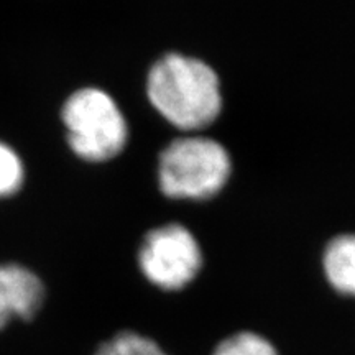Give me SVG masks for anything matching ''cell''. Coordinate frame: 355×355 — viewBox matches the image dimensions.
<instances>
[{"label": "cell", "mask_w": 355, "mask_h": 355, "mask_svg": "<svg viewBox=\"0 0 355 355\" xmlns=\"http://www.w3.org/2000/svg\"><path fill=\"white\" fill-rule=\"evenodd\" d=\"M146 94L155 109L180 128L206 127L222 107L219 74L201 58L170 51L146 76Z\"/></svg>", "instance_id": "6da1fadb"}, {"label": "cell", "mask_w": 355, "mask_h": 355, "mask_svg": "<svg viewBox=\"0 0 355 355\" xmlns=\"http://www.w3.org/2000/svg\"><path fill=\"white\" fill-rule=\"evenodd\" d=\"M25 180L24 163L10 146L0 141V198L15 194Z\"/></svg>", "instance_id": "9c48e42d"}, {"label": "cell", "mask_w": 355, "mask_h": 355, "mask_svg": "<svg viewBox=\"0 0 355 355\" xmlns=\"http://www.w3.org/2000/svg\"><path fill=\"white\" fill-rule=\"evenodd\" d=\"M94 355H168L150 337L133 331H122L105 340Z\"/></svg>", "instance_id": "52a82bcc"}, {"label": "cell", "mask_w": 355, "mask_h": 355, "mask_svg": "<svg viewBox=\"0 0 355 355\" xmlns=\"http://www.w3.org/2000/svg\"><path fill=\"white\" fill-rule=\"evenodd\" d=\"M201 247L194 234L180 222L153 227L145 234L139 248V265L155 285L175 290L184 286L199 272Z\"/></svg>", "instance_id": "277c9868"}, {"label": "cell", "mask_w": 355, "mask_h": 355, "mask_svg": "<svg viewBox=\"0 0 355 355\" xmlns=\"http://www.w3.org/2000/svg\"><path fill=\"white\" fill-rule=\"evenodd\" d=\"M44 301V286L32 270L17 263H0V329L12 319L26 321Z\"/></svg>", "instance_id": "5b68a950"}, {"label": "cell", "mask_w": 355, "mask_h": 355, "mask_svg": "<svg viewBox=\"0 0 355 355\" xmlns=\"http://www.w3.org/2000/svg\"><path fill=\"white\" fill-rule=\"evenodd\" d=\"M61 117L71 150L87 162L114 158L127 141L125 117L114 97L102 89L84 87L73 92Z\"/></svg>", "instance_id": "3957f363"}, {"label": "cell", "mask_w": 355, "mask_h": 355, "mask_svg": "<svg viewBox=\"0 0 355 355\" xmlns=\"http://www.w3.org/2000/svg\"><path fill=\"white\" fill-rule=\"evenodd\" d=\"M212 355H278V352L263 336L241 331L220 340Z\"/></svg>", "instance_id": "ba28073f"}, {"label": "cell", "mask_w": 355, "mask_h": 355, "mask_svg": "<svg viewBox=\"0 0 355 355\" xmlns=\"http://www.w3.org/2000/svg\"><path fill=\"white\" fill-rule=\"evenodd\" d=\"M322 266L336 290L355 295V234H339L327 242Z\"/></svg>", "instance_id": "8992f818"}, {"label": "cell", "mask_w": 355, "mask_h": 355, "mask_svg": "<svg viewBox=\"0 0 355 355\" xmlns=\"http://www.w3.org/2000/svg\"><path fill=\"white\" fill-rule=\"evenodd\" d=\"M230 168L220 141L204 135L178 137L159 153V188L166 196L209 198L225 184Z\"/></svg>", "instance_id": "7a4b0ae2"}]
</instances>
